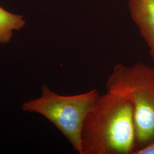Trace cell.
Wrapping results in <instances>:
<instances>
[{
	"label": "cell",
	"mask_w": 154,
	"mask_h": 154,
	"mask_svg": "<svg viewBox=\"0 0 154 154\" xmlns=\"http://www.w3.org/2000/svg\"><path fill=\"white\" fill-rule=\"evenodd\" d=\"M81 138V154H133L136 132L130 102L107 91L99 95L85 118Z\"/></svg>",
	"instance_id": "cell-1"
},
{
	"label": "cell",
	"mask_w": 154,
	"mask_h": 154,
	"mask_svg": "<svg viewBox=\"0 0 154 154\" xmlns=\"http://www.w3.org/2000/svg\"><path fill=\"white\" fill-rule=\"evenodd\" d=\"M152 59H153V61H154V66H153V67H154V58H152Z\"/></svg>",
	"instance_id": "cell-7"
},
{
	"label": "cell",
	"mask_w": 154,
	"mask_h": 154,
	"mask_svg": "<svg viewBox=\"0 0 154 154\" xmlns=\"http://www.w3.org/2000/svg\"><path fill=\"white\" fill-rule=\"evenodd\" d=\"M25 23L22 16L13 14L0 6V44L9 42L13 32L21 29Z\"/></svg>",
	"instance_id": "cell-5"
},
{
	"label": "cell",
	"mask_w": 154,
	"mask_h": 154,
	"mask_svg": "<svg viewBox=\"0 0 154 154\" xmlns=\"http://www.w3.org/2000/svg\"><path fill=\"white\" fill-rule=\"evenodd\" d=\"M107 91L118 94L131 104L136 132V148L154 142V67L139 62L114 66L106 84ZM133 153V154H134Z\"/></svg>",
	"instance_id": "cell-2"
},
{
	"label": "cell",
	"mask_w": 154,
	"mask_h": 154,
	"mask_svg": "<svg viewBox=\"0 0 154 154\" xmlns=\"http://www.w3.org/2000/svg\"><path fill=\"white\" fill-rule=\"evenodd\" d=\"M134 154H154V142L136 151Z\"/></svg>",
	"instance_id": "cell-6"
},
{
	"label": "cell",
	"mask_w": 154,
	"mask_h": 154,
	"mask_svg": "<svg viewBox=\"0 0 154 154\" xmlns=\"http://www.w3.org/2000/svg\"><path fill=\"white\" fill-rule=\"evenodd\" d=\"M128 8L132 20L154 58V0H129Z\"/></svg>",
	"instance_id": "cell-4"
},
{
	"label": "cell",
	"mask_w": 154,
	"mask_h": 154,
	"mask_svg": "<svg viewBox=\"0 0 154 154\" xmlns=\"http://www.w3.org/2000/svg\"><path fill=\"white\" fill-rule=\"evenodd\" d=\"M41 95L24 102L22 110L44 116L66 137L78 154H82L81 131L85 118L99 94L94 88L72 95H61L44 85Z\"/></svg>",
	"instance_id": "cell-3"
}]
</instances>
